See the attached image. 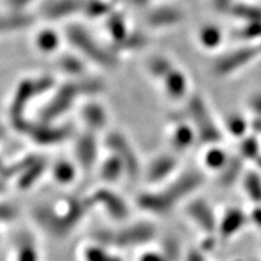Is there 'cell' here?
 Returning a JSON list of instances; mask_svg holds the SVG:
<instances>
[{"mask_svg": "<svg viewBox=\"0 0 261 261\" xmlns=\"http://www.w3.org/2000/svg\"><path fill=\"white\" fill-rule=\"evenodd\" d=\"M205 177L199 171H185L184 173L171 179L169 183H166L160 190L141 194L137 198V203L149 214L167 215L200 187Z\"/></svg>", "mask_w": 261, "mask_h": 261, "instance_id": "1", "label": "cell"}, {"mask_svg": "<svg viewBox=\"0 0 261 261\" xmlns=\"http://www.w3.org/2000/svg\"><path fill=\"white\" fill-rule=\"evenodd\" d=\"M92 206H94V203L91 197L86 199H71L63 212L42 206L36 210L35 217L49 233L57 238H62L71 232L82 219H84V216Z\"/></svg>", "mask_w": 261, "mask_h": 261, "instance_id": "2", "label": "cell"}, {"mask_svg": "<svg viewBox=\"0 0 261 261\" xmlns=\"http://www.w3.org/2000/svg\"><path fill=\"white\" fill-rule=\"evenodd\" d=\"M156 228L149 222H136L117 230H101L95 233L98 244L105 247L130 248L153 240Z\"/></svg>", "mask_w": 261, "mask_h": 261, "instance_id": "3", "label": "cell"}, {"mask_svg": "<svg viewBox=\"0 0 261 261\" xmlns=\"http://www.w3.org/2000/svg\"><path fill=\"white\" fill-rule=\"evenodd\" d=\"M191 117L193 119L192 124L197 133L198 140L209 146L219 145L222 141V130L217 124L216 120L212 117L206 103L202 99L196 97L190 106Z\"/></svg>", "mask_w": 261, "mask_h": 261, "instance_id": "4", "label": "cell"}, {"mask_svg": "<svg viewBox=\"0 0 261 261\" xmlns=\"http://www.w3.org/2000/svg\"><path fill=\"white\" fill-rule=\"evenodd\" d=\"M81 93L82 87L77 84L62 86L60 91L57 92L46 106L39 110L38 120L47 122V123H55L57 119L62 117L64 112L73 107Z\"/></svg>", "mask_w": 261, "mask_h": 261, "instance_id": "5", "label": "cell"}, {"mask_svg": "<svg viewBox=\"0 0 261 261\" xmlns=\"http://www.w3.org/2000/svg\"><path fill=\"white\" fill-rule=\"evenodd\" d=\"M151 71L156 76L160 77L165 86L167 95L173 100L182 99L187 93L186 77L181 72L172 69L171 65L165 61L154 62Z\"/></svg>", "mask_w": 261, "mask_h": 261, "instance_id": "6", "label": "cell"}, {"mask_svg": "<svg viewBox=\"0 0 261 261\" xmlns=\"http://www.w3.org/2000/svg\"><path fill=\"white\" fill-rule=\"evenodd\" d=\"M106 142H107V146L110 151L117 154L123 162L127 175L130 177H137L138 173H140L141 166L140 162H138L136 152L126 138L120 133H111Z\"/></svg>", "mask_w": 261, "mask_h": 261, "instance_id": "7", "label": "cell"}, {"mask_svg": "<svg viewBox=\"0 0 261 261\" xmlns=\"http://www.w3.org/2000/svg\"><path fill=\"white\" fill-rule=\"evenodd\" d=\"M91 199L94 205L103 207L106 214L117 221H122V220L127 218L129 214V209L125 200L120 195L111 192L109 189L103 187V189L95 191L91 196Z\"/></svg>", "mask_w": 261, "mask_h": 261, "instance_id": "8", "label": "cell"}, {"mask_svg": "<svg viewBox=\"0 0 261 261\" xmlns=\"http://www.w3.org/2000/svg\"><path fill=\"white\" fill-rule=\"evenodd\" d=\"M186 214L206 233H215L218 230L219 220L214 210L205 199H194L186 206Z\"/></svg>", "mask_w": 261, "mask_h": 261, "instance_id": "9", "label": "cell"}, {"mask_svg": "<svg viewBox=\"0 0 261 261\" xmlns=\"http://www.w3.org/2000/svg\"><path fill=\"white\" fill-rule=\"evenodd\" d=\"M178 161L175 154H159L149 163L146 172V177L152 184L167 181L175 173Z\"/></svg>", "mask_w": 261, "mask_h": 261, "instance_id": "10", "label": "cell"}, {"mask_svg": "<svg viewBox=\"0 0 261 261\" xmlns=\"http://www.w3.org/2000/svg\"><path fill=\"white\" fill-rule=\"evenodd\" d=\"M74 152L79 167L85 170H91L98 157V145L95 132L87 129L86 133L79 136L75 142Z\"/></svg>", "mask_w": 261, "mask_h": 261, "instance_id": "11", "label": "cell"}, {"mask_svg": "<svg viewBox=\"0 0 261 261\" xmlns=\"http://www.w3.org/2000/svg\"><path fill=\"white\" fill-rule=\"evenodd\" d=\"M248 221L249 216L242 209L228 208L219 220L217 231L223 240H228L242 231Z\"/></svg>", "mask_w": 261, "mask_h": 261, "instance_id": "12", "label": "cell"}, {"mask_svg": "<svg viewBox=\"0 0 261 261\" xmlns=\"http://www.w3.org/2000/svg\"><path fill=\"white\" fill-rule=\"evenodd\" d=\"M197 138V133L192 124L181 123L171 130L170 144L175 152H184L191 148Z\"/></svg>", "mask_w": 261, "mask_h": 261, "instance_id": "13", "label": "cell"}, {"mask_svg": "<svg viewBox=\"0 0 261 261\" xmlns=\"http://www.w3.org/2000/svg\"><path fill=\"white\" fill-rule=\"evenodd\" d=\"M99 173L102 181L107 184H114L123 175H127L123 162L117 154L112 152L109 157L101 162L99 166Z\"/></svg>", "mask_w": 261, "mask_h": 261, "instance_id": "14", "label": "cell"}, {"mask_svg": "<svg viewBox=\"0 0 261 261\" xmlns=\"http://www.w3.org/2000/svg\"><path fill=\"white\" fill-rule=\"evenodd\" d=\"M82 118L87 125V129L95 133L107 123V112L99 103H89L84 107L82 111Z\"/></svg>", "mask_w": 261, "mask_h": 261, "instance_id": "15", "label": "cell"}, {"mask_svg": "<svg viewBox=\"0 0 261 261\" xmlns=\"http://www.w3.org/2000/svg\"><path fill=\"white\" fill-rule=\"evenodd\" d=\"M230 160L227 153L219 145H211L203 153L202 163L210 171H218L221 172L226 163Z\"/></svg>", "mask_w": 261, "mask_h": 261, "instance_id": "16", "label": "cell"}, {"mask_svg": "<svg viewBox=\"0 0 261 261\" xmlns=\"http://www.w3.org/2000/svg\"><path fill=\"white\" fill-rule=\"evenodd\" d=\"M79 166L69 160H59L53 167V177L60 185H70L75 181Z\"/></svg>", "mask_w": 261, "mask_h": 261, "instance_id": "17", "label": "cell"}, {"mask_svg": "<svg viewBox=\"0 0 261 261\" xmlns=\"http://www.w3.org/2000/svg\"><path fill=\"white\" fill-rule=\"evenodd\" d=\"M243 189L255 205H261V174L257 171H247L243 175Z\"/></svg>", "mask_w": 261, "mask_h": 261, "instance_id": "18", "label": "cell"}, {"mask_svg": "<svg viewBox=\"0 0 261 261\" xmlns=\"http://www.w3.org/2000/svg\"><path fill=\"white\" fill-rule=\"evenodd\" d=\"M243 161L244 159L241 156L231 157L226 166L221 171L220 174V183L223 186H231L234 184L236 179H239L243 173Z\"/></svg>", "mask_w": 261, "mask_h": 261, "instance_id": "19", "label": "cell"}, {"mask_svg": "<svg viewBox=\"0 0 261 261\" xmlns=\"http://www.w3.org/2000/svg\"><path fill=\"white\" fill-rule=\"evenodd\" d=\"M14 261H39L37 245L28 234L16 243Z\"/></svg>", "mask_w": 261, "mask_h": 261, "instance_id": "20", "label": "cell"}, {"mask_svg": "<svg viewBox=\"0 0 261 261\" xmlns=\"http://www.w3.org/2000/svg\"><path fill=\"white\" fill-rule=\"evenodd\" d=\"M85 261H123L120 256L111 252L100 244L88 245L83 250Z\"/></svg>", "mask_w": 261, "mask_h": 261, "instance_id": "21", "label": "cell"}, {"mask_svg": "<svg viewBox=\"0 0 261 261\" xmlns=\"http://www.w3.org/2000/svg\"><path fill=\"white\" fill-rule=\"evenodd\" d=\"M240 156L244 160H252L257 162L261 158L260 144L257 136H245L240 144Z\"/></svg>", "mask_w": 261, "mask_h": 261, "instance_id": "22", "label": "cell"}, {"mask_svg": "<svg viewBox=\"0 0 261 261\" xmlns=\"http://www.w3.org/2000/svg\"><path fill=\"white\" fill-rule=\"evenodd\" d=\"M225 127L232 136L244 138L246 136L247 129L250 127V123L240 113H233L226 118Z\"/></svg>", "mask_w": 261, "mask_h": 261, "instance_id": "23", "label": "cell"}, {"mask_svg": "<svg viewBox=\"0 0 261 261\" xmlns=\"http://www.w3.org/2000/svg\"><path fill=\"white\" fill-rule=\"evenodd\" d=\"M138 261H170L162 250H148L138 257Z\"/></svg>", "mask_w": 261, "mask_h": 261, "instance_id": "24", "label": "cell"}, {"mask_svg": "<svg viewBox=\"0 0 261 261\" xmlns=\"http://www.w3.org/2000/svg\"><path fill=\"white\" fill-rule=\"evenodd\" d=\"M249 107L255 112L256 117L261 118V94L254 95L249 100Z\"/></svg>", "mask_w": 261, "mask_h": 261, "instance_id": "25", "label": "cell"}, {"mask_svg": "<svg viewBox=\"0 0 261 261\" xmlns=\"http://www.w3.org/2000/svg\"><path fill=\"white\" fill-rule=\"evenodd\" d=\"M248 216L249 221H251L261 230V205L255 206V208L250 211V214Z\"/></svg>", "mask_w": 261, "mask_h": 261, "instance_id": "26", "label": "cell"}, {"mask_svg": "<svg viewBox=\"0 0 261 261\" xmlns=\"http://www.w3.org/2000/svg\"><path fill=\"white\" fill-rule=\"evenodd\" d=\"M186 261H206L205 257H203L202 252L198 250L191 251L186 257Z\"/></svg>", "mask_w": 261, "mask_h": 261, "instance_id": "27", "label": "cell"}, {"mask_svg": "<svg viewBox=\"0 0 261 261\" xmlns=\"http://www.w3.org/2000/svg\"><path fill=\"white\" fill-rule=\"evenodd\" d=\"M250 127H251L252 130H254V133L261 134V118L260 117H255V119L251 121Z\"/></svg>", "mask_w": 261, "mask_h": 261, "instance_id": "28", "label": "cell"}, {"mask_svg": "<svg viewBox=\"0 0 261 261\" xmlns=\"http://www.w3.org/2000/svg\"><path fill=\"white\" fill-rule=\"evenodd\" d=\"M255 261H256V260H255Z\"/></svg>", "mask_w": 261, "mask_h": 261, "instance_id": "29", "label": "cell"}]
</instances>
